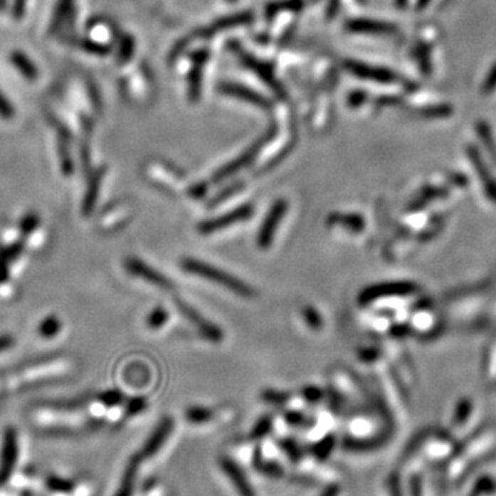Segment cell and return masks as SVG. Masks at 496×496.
Here are the masks:
<instances>
[{"label": "cell", "mask_w": 496, "mask_h": 496, "mask_svg": "<svg viewBox=\"0 0 496 496\" xmlns=\"http://www.w3.org/2000/svg\"><path fill=\"white\" fill-rule=\"evenodd\" d=\"M182 266L185 270H188L194 275L204 278L207 280L214 281L218 284H222L223 287H226L228 290L236 292L238 295H243V297H253L254 295V291L246 283L231 276L229 273H225L223 270L216 269L211 265H207V263L196 260V259H185L182 262Z\"/></svg>", "instance_id": "1"}, {"label": "cell", "mask_w": 496, "mask_h": 496, "mask_svg": "<svg viewBox=\"0 0 496 496\" xmlns=\"http://www.w3.org/2000/svg\"><path fill=\"white\" fill-rule=\"evenodd\" d=\"M19 459V437L14 429H7L0 453V487L4 485L16 469Z\"/></svg>", "instance_id": "2"}, {"label": "cell", "mask_w": 496, "mask_h": 496, "mask_svg": "<svg viewBox=\"0 0 496 496\" xmlns=\"http://www.w3.org/2000/svg\"><path fill=\"white\" fill-rule=\"evenodd\" d=\"M285 211H287V203L284 200H279L272 206V209L269 210L268 216L259 229L258 246L260 248H268L272 244L276 229L279 228Z\"/></svg>", "instance_id": "3"}, {"label": "cell", "mask_w": 496, "mask_h": 496, "mask_svg": "<svg viewBox=\"0 0 496 496\" xmlns=\"http://www.w3.org/2000/svg\"><path fill=\"white\" fill-rule=\"evenodd\" d=\"M251 214H253L251 207L250 206H244V207H240V209L232 211V213H228L225 216H218L216 219H211V221L200 223L199 229H200L201 233H214L219 229L228 228L231 225H235L238 222H241V221L250 218Z\"/></svg>", "instance_id": "4"}, {"label": "cell", "mask_w": 496, "mask_h": 496, "mask_svg": "<svg viewBox=\"0 0 496 496\" xmlns=\"http://www.w3.org/2000/svg\"><path fill=\"white\" fill-rule=\"evenodd\" d=\"M127 269L131 273H134L135 276L145 279L149 283L157 284L162 288H170L172 283L167 280L166 278H163L160 273H157L156 270H153L147 263L138 260V259H129L127 260Z\"/></svg>", "instance_id": "5"}, {"label": "cell", "mask_w": 496, "mask_h": 496, "mask_svg": "<svg viewBox=\"0 0 496 496\" xmlns=\"http://www.w3.org/2000/svg\"><path fill=\"white\" fill-rule=\"evenodd\" d=\"M178 305H179L181 310L184 312V315H185L196 327H199L200 331H201L207 338H210V339H213V341H216V342L222 339V332L216 328V325H213L211 323H207L200 315H197V313L194 312L192 307H189V306H186V305H184L182 302H178Z\"/></svg>", "instance_id": "6"}, {"label": "cell", "mask_w": 496, "mask_h": 496, "mask_svg": "<svg viewBox=\"0 0 496 496\" xmlns=\"http://www.w3.org/2000/svg\"><path fill=\"white\" fill-rule=\"evenodd\" d=\"M11 60H13L14 65L17 66V69H20V72H22L23 76H26L28 79H36L38 70H36L35 65L32 64L23 54L16 53V54H13Z\"/></svg>", "instance_id": "7"}, {"label": "cell", "mask_w": 496, "mask_h": 496, "mask_svg": "<svg viewBox=\"0 0 496 496\" xmlns=\"http://www.w3.org/2000/svg\"><path fill=\"white\" fill-rule=\"evenodd\" d=\"M100 184H101V174L95 175L91 181V186L87 192L86 200H85V213H90L94 203H95V197L100 191Z\"/></svg>", "instance_id": "8"}, {"label": "cell", "mask_w": 496, "mask_h": 496, "mask_svg": "<svg viewBox=\"0 0 496 496\" xmlns=\"http://www.w3.org/2000/svg\"><path fill=\"white\" fill-rule=\"evenodd\" d=\"M47 485L50 490L57 491V492H70L73 490L72 482L63 480L60 477H50L47 480Z\"/></svg>", "instance_id": "9"}, {"label": "cell", "mask_w": 496, "mask_h": 496, "mask_svg": "<svg viewBox=\"0 0 496 496\" xmlns=\"http://www.w3.org/2000/svg\"><path fill=\"white\" fill-rule=\"evenodd\" d=\"M134 475H135V468L132 465H130L127 472H126V475H125V480H123V484L120 487V491L117 492L116 496H129L130 492H131V488H132V484H134Z\"/></svg>", "instance_id": "10"}, {"label": "cell", "mask_w": 496, "mask_h": 496, "mask_svg": "<svg viewBox=\"0 0 496 496\" xmlns=\"http://www.w3.org/2000/svg\"><path fill=\"white\" fill-rule=\"evenodd\" d=\"M58 328H60V324L57 322V319H47L41 325L39 331L43 337H53L58 332Z\"/></svg>", "instance_id": "11"}, {"label": "cell", "mask_w": 496, "mask_h": 496, "mask_svg": "<svg viewBox=\"0 0 496 496\" xmlns=\"http://www.w3.org/2000/svg\"><path fill=\"white\" fill-rule=\"evenodd\" d=\"M484 94H491L492 91L496 90V64L492 66V69L488 73V78L485 79V82L482 83L481 87Z\"/></svg>", "instance_id": "12"}, {"label": "cell", "mask_w": 496, "mask_h": 496, "mask_svg": "<svg viewBox=\"0 0 496 496\" xmlns=\"http://www.w3.org/2000/svg\"><path fill=\"white\" fill-rule=\"evenodd\" d=\"M13 115H14V109L0 91V116L3 119H10V117H13Z\"/></svg>", "instance_id": "13"}, {"label": "cell", "mask_w": 496, "mask_h": 496, "mask_svg": "<svg viewBox=\"0 0 496 496\" xmlns=\"http://www.w3.org/2000/svg\"><path fill=\"white\" fill-rule=\"evenodd\" d=\"M166 317H167V315L163 310L157 309L152 313L151 317H149V324L152 327H159L166 322Z\"/></svg>", "instance_id": "14"}, {"label": "cell", "mask_w": 496, "mask_h": 496, "mask_svg": "<svg viewBox=\"0 0 496 496\" xmlns=\"http://www.w3.org/2000/svg\"><path fill=\"white\" fill-rule=\"evenodd\" d=\"M306 317L307 319H310V323H316V325H319L320 324V322L319 320H316V319H319L317 316H315V313H313V310H306Z\"/></svg>", "instance_id": "15"}, {"label": "cell", "mask_w": 496, "mask_h": 496, "mask_svg": "<svg viewBox=\"0 0 496 496\" xmlns=\"http://www.w3.org/2000/svg\"><path fill=\"white\" fill-rule=\"evenodd\" d=\"M9 345H10V339L9 338H0V352L3 349H6Z\"/></svg>", "instance_id": "16"}, {"label": "cell", "mask_w": 496, "mask_h": 496, "mask_svg": "<svg viewBox=\"0 0 496 496\" xmlns=\"http://www.w3.org/2000/svg\"><path fill=\"white\" fill-rule=\"evenodd\" d=\"M429 1H431V0H419V1H418V7H419V9H425V7L429 4Z\"/></svg>", "instance_id": "17"}, {"label": "cell", "mask_w": 496, "mask_h": 496, "mask_svg": "<svg viewBox=\"0 0 496 496\" xmlns=\"http://www.w3.org/2000/svg\"><path fill=\"white\" fill-rule=\"evenodd\" d=\"M406 1H407V0H397V3H399L400 6H404V4H406Z\"/></svg>", "instance_id": "18"}]
</instances>
